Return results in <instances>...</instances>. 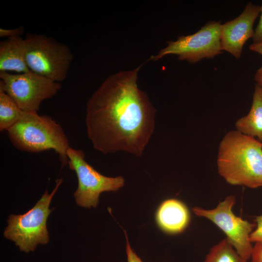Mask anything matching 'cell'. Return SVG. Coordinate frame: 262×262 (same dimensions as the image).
Here are the masks:
<instances>
[{
    "mask_svg": "<svg viewBox=\"0 0 262 262\" xmlns=\"http://www.w3.org/2000/svg\"><path fill=\"white\" fill-rule=\"evenodd\" d=\"M142 66L109 76L87 102V136L104 154L140 157L154 132L156 111L137 84Z\"/></svg>",
    "mask_w": 262,
    "mask_h": 262,
    "instance_id": "6da1fadb",
    "label": "cell"
},
{
    "mask_svg": "<svg viewBox=\"0 0 262 262\" xmlns=\"http://www.w3.org/2000/svg\"><path fill=\"white\" fill-rule=\"evenodd\" d=\"M217 165L228 183L250 188L262 186V142L238 131L228 132L221 140Z\"/></svg>",
    "mask_w": 262,
    "mask_h": 262,
    "instance_id": "7a4b0ae2",
    "label": "cell"
},
{
    "mask_svg": "<svg viewBox=\"0 0 262 262\" xmlns=\"http://www.w3.org/2000/svg\"><path fill=\"white\" fill-rule=\"evenodd\" d=\"M7 131L18 149L30 152L53 149L59 154L62 167L68 164V139L61 125L50 116L24 111L21 119Z\"/></svg>",
    "mask_w": 262,
    "mask_h": 262,
    "instance_id": "3957f363",
    "label": "cell"
},
{
    "mask_svg": "<svg viewBox=\"0 0 262 262\" xmlns=\"http://www.w3.org/2000/svg\"><path fill=\"white\" fill-rule=\"evenodd\" d=\"M62 182V179L57 180L55 187L51 193L49 194L46 190L33 207L27 212L9 216L8 226L3 235L13 241L21 251L25 253L33 251L38 245H46L49 242L47 221L52 211L49 206Z\"/></svg>",
    "mask_w": 262,
    "mask_h": 262,
    "instance_id": "277c9868",
    "label": "cell"
},
{
    "mask_svg": "<svg viewBox=\"0 0 262 262\" xmlns=\"http://www.w3.org/2000/svg\"><path fill=\"white\" fill-rule=\"evenodd\" d=\"M24 40L29 70L56 82L64 81L74 59L70 48L43 34L28 33Z\"/></svg>",
    "mask_w": 262,
    "mask_h": 262,
    "instance_id": "5b68a950",
    "label": "cell"
},
{
    "mask_svg": "<svg viewBox=\"0 0 262 262\" xmlns=\"http://www.w3.org/2000/svg\"><path fill=\"white\" fill-rule=\"evenodd\" d=\"M0 89L23 111L36 112L41 102L54 97L61 88L60 82L31 71L13 74L0 72Z\"/></svg>",
    "mask_w": 262,
    "mask_h": 262,
    "instance_id": "8992f818",
    "label": "cell"
},
{
    "mask_svg": "<svg viewBox=\"0 0 262 262\" xmlns=\"http://www.w3.org/2000/svg\"><path fill=\"white\" fill-rule=\"evenodd\" d=\"M68 164L75 171L78 186L74 194L78 205L84 208H96L100 194L105 191H115L125 183L122 176L108 177L95 169L85 160V154L81 149L69 147L66 152Z\"/></svg>",
    "mask_w": 262,
    "mask_h": 262,
    "instance_id": "52a82bcc",
    "label": "cell"
},
{
    "mask_svg": "<svg viewBox=\"0 0 262 262\" xmlns=\"http://www.w3.org/2000/svg\"><path fill=\"white\" fill-rule=\"evenodd\" d=\"M220 21H210L194 34L179 36L176 41L167 42V46L149 60L157 61L174 54L180 60L195 64L204 58H212L222 53Z\"/></svg>",
    "mask_w": 262,
    "mask_h": 262,
    "instance_id": "ba28073f",
    "label": "cell"
},
{
    "mask_svg": "<svg viewBox=\"0 0 262 262\" xmlns=\"http://www.w3.org/2000/svg\"><path fill=\"white\" fill-rule=\"evenodd\" d=\"M235 202V197L229 196L213 209L195 207L193 211L196 215L206 218L215 224L225 234L226 238L238 253L248 261L251 258L253 248L250 235L255 224L233 213L232 208Z\"/></svg>",
    "mask_w": 262,
    "mask_h": 262,
    "instance_id": "9c48e42d",
    "label": "cell"
},
{
    "mask_svg": "<svg viewBox=\"0 0 262 262\" xmlns=\"http://www.w3.org/2000/svg\"><path fill=\"white\" fill-rule=\"evenodd\" d=\"M261 9V6L249 2L238 16L221 25L220 41L222 50L230 53L236 59L241 57L244 45L247 40L253 37V25Z\"/></svg>",
    "mask_w": 262,
    "mask_h": 262,
    "instance_id": "30bf717a",
    "label": "cell"
},
{
    "mask_svg": "<svg viewBox=\"0 0 262 262\" xmlns=\"http://www.w3.org/2000/svg\"><path fill=\"white\" fill-rule=\"evenodd\" d=\"M156 220L164 231L170 233H180L186 228L189 222V212L182 202L175 199H169L164 201L159 207Z\"/></svg>",
    "mask_w": 262,
    "mask_h": 262,
    "instance_id": "8fae6325",
    "label": "cell"
},
{
    "mask_svg": "<svg viewBox=\"0 0 262 262\" xmlns=\"http://www.w3.org/2000/svg\"><path fill=\"white\" fill-rule=\"evenodd\" d=\"M30 71L26 62L25 40L21 36L0 42V72L18 73Z\"/></svg>",
    "mask_w": 262,
    "mask_h": 262,
    "instance_id": "7c38bea8",
    "label": "cell"
},
{
    "mask_svg": "<svg viewBox=\"0 0 262 262\" xmlns=\"http://www.w3.org/2000/svg\"><path fill=\"white\" fill-rule=\"evenodd\" d=\"M237 131L262 142V89L256 84L252 103L248 114L236 122Z\"/></svg>",
    "mask_w": 262,
    "mask_h": 262,
    "instance_id": "4fadbf2b",
    "label": "cell"
},
{
    "mask_svg": "<svg viewBox=\"0 0 262 262\" xmlns=\"http://www.w3.org/2000/svg\"><path fill=\"white\" fill-rule=\"evenodd\" d=\"M24 111L3 90L0 89V130L7 131L22 117Z\"/></svg>",
    "mask_w": 262,
    "mask_h": 262,
    "instance_id": "5bb4252c",
    "label": "cell"
},
{
    "mask_svg": "<svg viewBox=\"0 0 262 262\" xmlns=\"http://www.w3.org/2000/svg\"><path fill=\"white\" fill-rule=\"evenodd\" d=\"M203 262H247L225 238L213 246Z\"/></svg>",
    "mask_w": 262,
    "mask_h": 262,
    "instance_id": "9a60e30c",
    "label": "cell"
},
{
    "mask_svg": "<svg viewBox=\"0 0 262 262\" xmlns=\"http://www.w3.org/2000/svg\"><path fill=\"white\" fill-rule=\"evenodd\" d=\"M257 223L256 229L250 235V240L252 242H262V214L255 217Z\"/></svg>",
    "mask_w": 262,
    "mask_h": 262,
    "instance_id": "2e32d148",
    "label": "cell"
},
{
    "mask_svg": "<svg viewBox=\"0 0 262 262\" xmlns=\"http://www.w3.org/2000/svg\"><path fill=\"white\" fill-rule=\"evenodd\" d=\"M24 32V28L22 26L11 29L0 28V37L8 38L12 37L21 36Z\"/></svg>",
    "mask_w": 262,
    "mask_h": 262,
    "instance_id": "e0dca14e",
    "label": "cell"
},
{
    "mask_svg": "<svg viewBox=\"0 0 262 262\" xmlns=\"http://www.w3.org/2000/svg\"><path fill=\"white\" fill-rule=\"evenodd\" d=\"M125 234L126 238V254L128 262H143L140 258L136 254V253L132 250L131 246L130 245L128 237L126 231Z\"/></svg>",
    "mask_w": 262,
    "mask_h": 262,
    "instance_id": "ac0fdd59",
    "label": "cell"
},
{
    "mask_svg": "<svg viewBox=\"0 0 262 262\" xmlns=\"http://www.w3.org/2000/svg\"><path fill=\"white\" fill-rule=\"evenodd\" d=\"M251 262H262V242H256L253 246Z\"/></svg>",
    "mask_w": 262,
    "mask_h": 262,
    "instance_id": "d6986e66",
    "label": "cell"
},
{
    "mask_svg": "<svg viewBox=\"0 0 262 262\" xmlns=\"http://www.w3.org/2000/svg\"><path fill=\"white\" fill-rule=\"evenodd\" d=\"M261 9V16L257 27L254 31L253 37H252L253 43H260L262 42V5Z\"/></svg>",
    "mask_w": 262,
    "mask_h": 262,
    "instance_id": "ffe728a7",
    "label": "cell"
},
{
    "mask_svg": "<svg viewBox=\"0 0 262 262\" xmlns=\"http://www.w3.org/2000/svg\"><path fill=\"white\" fill-rule=\"evenodd\" d=\"M255 80L258 84L262 89V66L260 67L255 75Z\"/></svg>",
    "mask_w": 262,
    "mask_h": 262,
    "instance_id": "44dd1931",
    "label": "cell"
},
{
    "mask_svg": "<svg viewBox=\"0 0 262 262\" xmlns=\"http://www.w3.org/2000/svg\"><path fill=\"white\" fill-rule=\"evenodd\" d=\"M249 49L262 55V42L257 44H252L249 46Z\"/></svg>",
    "mask_w": 262,
    "mask_h": 262,
    "instance_id": "7402d4cb",
    "label": "cell"
}]
</instances>
